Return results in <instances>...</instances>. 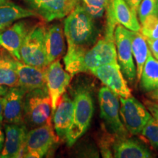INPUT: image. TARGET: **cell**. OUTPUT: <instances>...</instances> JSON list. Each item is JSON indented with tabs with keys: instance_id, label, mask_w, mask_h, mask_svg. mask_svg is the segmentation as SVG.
<instances>
[{
	"instance_id": "cell-4",
	"label": "cell",
	"mask_w": 158,
	"mask_h": 158,
	"mask_svg": "<svg viewBox=\"0 0 158 158\" xmlns=\"http://www.w3.org/2000/svg\"><path fill=\"white\" fill-rule=\"evenodd\" d=\"M73 101V117L66 138L68 147H72L86 133L94 112L92 94L86 89H80L77 91Z\"/></svg>"
},
{
	"instance_id": "cell-24",
	"label": "cell",
	"mask_w": 158,
	"mask_h": 158,
	"mask_svg": "<svg viewBox=\"0 0 158 158\" xmlns=\"http://www.w3.org/2000/svg\"><path fill=\"white\" fill-rule=\"evenodd\" d=\"M140 81V86L143 92H149L158 87V60L152 56L150 51Z\"/></svg>"
},
{
	"instance_id": "cell-11",
	"label": "cell",
	"mask_w": 158,
	"mask_h": 158,
	"mask_svg": "<svg viewBox=\"0 0 158 158\" xmlns=\"http://www.w3.org/2000/svg\"><path fill=\"white\" fill-rule=\"evenodd\" d=\"M72 76L63 68L59 59L48 64L45 69V81L51 100L52 114L58 104L59 99L66 92Z\"/></svg>"
},
{
	"instance_id": "cell-6",
	"label": "cell",
	"mask_w": 158,
	"mask_h": 158,
	"mask_svg": "<svg viewBox=\"0 0 158 158\" xmlns=\"http://www.w3.org/2000/svg\"><path fill=\"white\" fill-rule=\"evenodd\" d=\"M45 28L38 23L29 30L21 48V62L43 69L48 66L45 47Z\"/></svg>"
},
{
	"instance_id": "cell-17",
	"label": "cell",
	"mask_w": 158,
	"mask_h": 158,
	"mask_svg": "<svg viewBox=\"0 0 158 158\" xmlns=\"http://www.w3.org/2000/svg\"><path fill=\"white\" fill-rule=\"evenodd\" d=\"M73 111L74 101L68 94L64 93L59 99L52 119L55 133L62 141H66L67 134L73 117Z\"/></svg>"
},
{
	"instance_id": "cell-37",
	"label": "cell",
	"mask_w": 158,
	"mask_h": 158,
	"mask_svg": "<svg viewBox=\"0 0 158 158\" xmlns=\"http://www.w3.org/2000/svg\"><path fill=\"white\" fill-rule=\"evenodd\" d=\"M157 13H158V0H157Z\"/></svg>"
},
{
	"instance_id": "cell-18",
	"label": "cell",
	"mask_w": 158,
	"mask_h": 158,
	"mask_svg": "<svg viewBox=\"0 0 158 158\" xmlns=\"http://www.w3.org/2000/svg\"><path fill=\"white\" fill-rule=\"evenodd\" d=\"M19 86L26 92L46 87L45 69L37 68L16 60Z\"/></svg>"
},
{
	"instance_id": "cell-29",
	"label": "cell",
	"mask_w": 158,
	"mask_h": 158,
	"mask_svg": "<svg viewBox=\"0 0 158 158\" xmlns=\"http://www.w3.org/2000/svg\"><path fill=\"white\" fill-rule=\"evenodd\" d=\"M149 51L155 59H158V38L155 40L147 39Z\"/></svg>"
},
{
	"instance_id": "cell-15",
	"label": "cell",
	"mask_w": 158,
	"mask_h": 158,
	"mask_svg": "<svg viewBox=\"0 0 158 158\" xmlns=\"http://www.w3.org/2000/svg\"><path fill=\"white\" fill-rule=\"evenodd\" d=\"M5 143L0 158L21 157L27 127L24 124L5 123Z\"/></svg>"
},
{
	"instance_id": "cell-16",
	"label": "cell",
	"mask_w": 158,
	"mask_h": 158,
	"mask_svg": "<svg viewBox=\"0 0 158 158\" xmlns=\"http://www.w3.org/2000/svg\"><path fill=\"white\" fill-rule=\"evenodd\" d=\"M27 92L22 88L8 89L4 98L3 121L6 124L23 123V100Z\"/></svg>"
},
{
	"instance_id": "cell-34",
	"label": "cell",
	"mask_w": 158,
	"mask_h": 158,
	"mask_svg": "<svg viewBox=\"0 0 158 158\" xmlns=\"http://www.w3.org/2000/svg\"><path fill=\"white\" fill-rule=\"evenodd\" d=\"M3 104H4V98H0V125L3 122Z\"/></svg>"
},
{
	"instance_id": "cell-26",
	"label": "cell",
	"mask_w": 158,
	"mask_h": 158,
	"mask_svg": "<svg viewBox=\"0 0 158 158\" xmlns=\"http://www.w3.org/2000/svg\"><path fill=\"white\" fill-rule=\"evenodd\" d=\"M141 33L146 39L158 38V13L150 15L141 25Z\"/></svg>"
},
{
	"instance_id": "cell-32",
	"label": "cell",
	"mask_w": 158,
	"mask_h": 158,
	"mask_svg": "<svg viewBox=\"0 0 158 158\" xmlns=\"http://www.w3.org/2000/svg\"><path fill=\"white\" fill-rule=\"evenodd\" d=\"M148 97L152 100L158 102V87L151 92H148Z\"/></svg>"
},
{
	"instance_id": "cell-36",
	"label": "cell",
	"mask_w": 158,
	"mask_h": 158,
	"mask_svg": "<svg viewBox=\"0 0 158 158\" xmlns=\"http://www.w3.org/2000/svg\"><path fill=\"white\" fill-rule=\"evenodd\" d=\"M74 1V2L76 4V5H78V4H80V2H81V0H73Z\"/></svg>"
},
{
	"instance_id": "cell-38",
	"label": "cell",
	"mask_w": 158,
	"mask_h": 158,
	"mask_svg": "<svg viewBox=\"0 0 158 158\" xmlns=\"http://www.w3.org/2000/svg\"><path fill=\"white\" fill-rule=\"evenodd\" d=\"M6 2V0H0V4L2 3V2Z\"/></svg>"
},
{
	"instance_id": "cell-40",
	"label": "cell",
	"mask_w": 158,
	"mask_h": 158,
	"mask_svg": "<svg viewBox=\"0 0 158 158\" xmlns=\"http://www.w3.org/2000/svg\"><path fill=\"white\" fill-rule=\"evenodd\" d=\"M157 60H158V59H157Z\"/></svg>"
},
{
	"instance_id": "cell-1",
	"label": "cell",
	"mask_w": 158,
	"mask_h": 158,
	"mask_svg": "<svg viewBox=\"0 0 158 158\" xmlns=\"http://www.w3.org/2000/svg\"><path fill=\"white\" fill-rule=\"evenodd\" d=\"M94 18L81 4H78L65 18L64 33L68 54H82L95 42L96 27Z\"/></svg>"
},
{
	"instance_id": "cell-25",
	"label": "cell",
	"mask_w": 158,
	"mask_h": 158,
	"mask_svg": "<svg viewBox=\"0 0 158 158\" xmlns=\"http://www.w3.org/2000/svg\"><path fill=\"white\" fill-rule=\"evenodd\" d=\"M108 0H81L80 4L94 19H100L106 10Z\"/></svg>"
},
{
	"instance_id": "cell-8",
	"label": "cell",
	"mask_w": 158,
	"mask_h": 158,
	"mask_svg": "<svg viewBox=\"0 0 158 158\" xmlns=\"http://www.w3.org/2000/svg\"><path fill=\"white\" fill-rule=\"evenodd\" d=\"M98 100L100 116L111 133L118 138L126 137L128 131L120 118L118 97L107 86H102L99 91Z\"/></svg>"
},
{
	"instance_id": "cell-2",
	"label": "cell",
	"mask_w": 158,
	"mask_h": 158,
	"mask_svg": "<svg viewBox=\"0 0 158 158\" xmlns=\"http://www.w3.org/2000/svg\"><path fill=\"white\" fill-rule=\"evenodd\" d=\"M111 63H118L115 41L104 37L99 40L79 58L65 65V70L73 77L80 73L88 72L93 68Z\"/></svg>"
},
{
	"instance_id": "cell-14",
	"label": "cell",
	"mask_w": 158,
	"mask_h": 158,
	"mask_svg": "<svg viewBox=\"0 0 158 158\" xmlns=\"http://www.w3.org/2000/svg\"><path fill=\"white\" fill-rule=\"evenodd\" d=\"M29 30L26 21H20L11 24L0 31V45L15 59L21 62V48Z\"/></svg>"
},
{
	"instance_id": "cell-35",
	"label": "cell",
	"mask_w": 158,
	"mask_h": 158,
	"mask_svg": "<svg viewBox=\"0 0 158 158\" xmlns=\"http://www.w3.org/2000/svg\"><path fill=\"white\" fill-rule=\"evenodd\" d=\"M7 90H8L7 86H2V85H0V96L1 97L5 96L6 93H7Z\"/></svg>"
},
{
	"instance_id": "cell-22",
	"label": "cell",
	"mask_w": 158,
	"mask_h": 158,
	"mask_svg": "<svg viewBox=\"0 0 158 158\" xmlns=\"http://www.w3.org/2000/svg\"><path fill=\"white\" fill-rule=\"evenodd\" d=\"M131 35V45L133 56L136 64V76L140 81L144 64L149 54V49L148 47L147 39L140 31H130Z\"/></svg>"
},
{
	"instance_id": "cell-10",
	"label": "cell",
	"mask_w": 158,
	"mask_h": 158,
	"mask_svg": "<svg viewBox=\"0 0 158 158\" xmlns=\"http://www.w3.org/2000/svg\"><path fill=\"white\" fill-rule=\"evenodd\" d=\"M117 61L122 73L130 81H133L136 76V67L133 60L131 45L130 30L121 24L116 25L114 30Z\"/></svg>"
},
{
	"instance_id": "cell-21",
	"label": "cell",
	"mask_w": 158,
	"mask_h": 158,
	"mask_svg": "<svg viewBox=\"0 0 158 158\" xmlns=\"http://www.w3.org/2000/svg\"><path fill=\"white\" fill-rule=\"evenodd\" d=\"M37 15V13L30 9L23 8L13 2H5L0 4V28L5 29L20 19Z\"/></svg>"
},
{
	"instance_id": "cell-3",
	"label": "cell",
	"mask_w": 158,
	"mask_h": 158,
	"mask_svg": "<svg viewBox=\"0 0 158 158\" xmlns=\"http://www.w3.org/2000/svg\"><path fill=\"white\" fill-rule=\"evenodd\" d=\"M52 106L47 87L27 92L23 100V123L27 129L53 125Z\"/></svg>"
},
{
	"instance_id": "cell-20",
	"label": "cell",
	"mask_w": 158,
	"mask_h": 158,
	"mask_svg": "<svg viewBox=\"0 0 158 158\" xmlns=\"http://www.w3.org/2000/svg\"><path fill=\"white\" fill-rule=\"evenodd\" d=\"M114 157L116 158H151V152L136 140L126 137L118 138L114 145Z\"/></svg>"
},
{
	"instance_id": "cell-19",
	"label": "cell",
	"mask_w": 158,
	"mask_h": 158,
	"mask_svg": "<svg viewBox=\"0 0 158 158\" xmlns=\"http://www.w3.org/2000/svg\"><path fill=\"white\" fill-rule=\"evenodd\" d=\"M64 33L61 24L54 23L45 28V47L48 64L58 60L65 51Z\"/></svg>"
},
{
	"instance_id": "cell-30",
	"label": "cell",
	"mask_w": 158,
	"mask_h": 158,
	"mask_svg": "<svg viewBox=\"0 0 158 158\" xmlns=\"http://www.w3.org/2000/svg\"><path fill=\"white\" fill-rule=\"evenodd\" d=\"M124 1H125L127 5L130 6V7L132 9V10L137 14L138 7H139L142 0H124Z\"/></svg>"
},
{
	"instance_id": "cell-28",
	"label": "cell",
	"mask_w": 158,
	"mask_h": 158,
	"mask_svg": "<svg viewBox=\"0 0 158 158\" xmlns=\"http://www.w3.org/2000/svg\"><path fill=\"white\" fill-rule=\"evenodd\" d=\"M157 13V0H142L138 7L137 15L140 22L143 23L150 15Z\"/></svg>"
},
{
	"instance_id": "cell-12",
	"label": "cell",
	"mask_w": 158,
	"mask_h": 158,
	"mask_svg": "<svg viewBox=\"0 0 158 158\" xmlns=\"http://www.w3.org/2000/svg\"><path fill=\"white\" fill-rule=\"evenodd\" d=\"M118 98H127L132 96L131 90L124 79L118 63L102 65L90 70Z\"/></svg>"
},
{
	"instance_id": "cell-23",
	"label": "cell",
	"mask_w": 158,
	"mask_h": 158,
	"mask_svg": "<svg viewBox=\"0 0 158 158\" xmlns=\"http://www.w3.org/2000/svg\"><path fill=\"white\" fill-rule=\"evenodd\" d=\"M16 60L10 54L2 53L0 56V85L10 88L19 86Z\"/></svg>"
},
{
	"instance_id": "cell-33",
	"label": "cell",
	"mask_w": 158,
	"mask_h": 158,
	"mask_svg": "<svg viewBox=\"0 0 158 158\" xmlns=\"http://www.w3.org/2000/svg\"><path fill=\"white\" fill-rule=\"evenodd\" d=\"M4 143H5V134L2 128V125H0V153L2 151Z\"/></svg>"
},
{
	"instance_id": "cell-27",
	"label": "cell",
	"mask_w": 158,
	"mask_h": 158,
	"mask_svg": "<svg viewBox=\"0 0 158 158\" xmlns=\"http://www.w3.org/2000/svg\"><path fill=\"white\" fill-rule=\"evenodd\" d=\"M141 133L152 147L158 149V121L155 118H150Z\"/></svg>"
},
{
	"instance_id": "cell-9",
	"label": "cell",
	"mask_w": 158,
	"mask_h": 158,
	"mask_svg": "<svg viewBox=\"0 0 158 158\" xmlns=\"http://www.w3.org/2000/svg\"><path fill=\"white\" fill-rule=\"evenodd\" d=\"M121 116L124 127L130 134L138 135L152 117L151 113L137 99L130 97L119 98Z\"/></svg>"
},
{
	"instance_id": "cell-39",
	"label": "cell",
	"mask_w": 158,
	"mask_h": 158,
	"mask_svg": "<svg viewBox=\"0 0 158 158\" xmlns=\"http://www.w3.org/2000/svg\"><path fill=\"white\" fill-rule=\"evenodd\" d=\"M2 30H3V29H1V28H0V31H2Z\"/></svg>"
},
{
	"instance_id": "cell-7",
	"label": "cell",
	"mask_w": 158,
	"mask_h": 158,
	"mask_svg": "<svg viewBox=\"0 0 158 158\" xmlns=\"http://www.w3.org/2000/svg\"><path fill=\"white\" fill-rule=\"evenodd\" d=\"M59 141L53 125L45 124L29 130L26 135L21 157H43Z\"/></svg>"
},
{
	"instance_id": "cell-13",
	"label": "cell",
	"mask_w": 158,
	"mask_h": 158,
	"mask_svg": "<svg viewBox=\"0 0 158 158\" xmlns=\"http://www.w3.org/2000/svg\"><path fill=\"white\" fill-rule=\"evenodd\" d=\"M25 2L46 22L66 17L77 6L73 0H25Z\"/></svg>"
},
{
	"instance_id": "cell-31",
	"label": "cell",
	"mask_w": 158,
	"mask_h": 158,
	"mask_svg": "<svg viewBox=\"0 0 158 158\" xmlns=\"http://www.w3.org/2000/svg\"><path fill=\"white\" fill-rule=\"evenodd\" d=\"M147 108L153 117L158 121V103H150L148 105Z\"/></svg>"
},
{
	"instance_id": "cell-5",
	"label": "cell",
	"mask_w": 158,
	"mask_h": 158,
	"mask_svg": "<svg viewBox=\"0 0 158 158\" xmlns=\"http://www.w3.org/2000/svg\"><path fill=\"white\" fill-rule=\"evenodd\" d=\"M106 25L105 37L114 40V30L117 24L133 31H140L141 24L138 15L124 0H108L106 10Z\"/></svg>"
}]
</instances>
